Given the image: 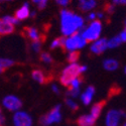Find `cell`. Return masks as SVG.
<instances>
[{"mask_svg": "<svg viewBox=\"0 0 126 126\" xmlns=\"http://www.w3.org/2000/svg\"><path fill=\"white\" fill-rule=\"evenodd\" d=\"M125 117V112L118 109H110L105 116L106 126H119L121 119Z\"/></svg>", "mask_w": 126, "mask_h": 126, "instance_id": "obj_7", "label": "cell"}, {"mask_svg": "<svg viewBox=\"0 0 126 126\" xmlns=\"http://www.w3.org/2000/svg\"><path fill=\"white\" fill-rule=\"evenodd\" d=\"M118 36H119L120 40L122 41V44L125 43V41H126V29H125V28H123V29L121 30V32L118 34Z\"/></svg>", "mask_w": 126, "mask_h": 126, "instance_id": "obj_30", "label": "cell"}, {"mask_svg": "<svg viewBox=\"0 0 126 126\" xmlns=\"http://www.w3.org/2000/svg\"><path fill=\"white\" fill-rule=\"evenodd\" d=\"M123 73H124V74H125V73H126V68H125V67L123 68Z\"/></svg>", "mask_w": 126, "mask_h": 126, "instance_id": "obj_40", "label": "cell"}, {"mask_svg": "<svg viewBox=\"0 0 126 126\" xmlns=\"http://www.w3.org/2000/svg\"><path fill=\"white\" fill-rule=\"evenodd\" d=\"M15 62L12 60V59H8V58H0V74H2V73L11 68L12 66H14Z\"/></svg>", "mask_w": 126, "mask_h": 126, "instance_id": "obj_20", "label": "cell"}, {"mask_svg": "<svg viewBox=\"0 0 126 126\" xmlns=\"http://www.w3.org/2000/svg\"><path fill=\"white\" fill-rule=\"evenodd\" d=\"M79 52L78 51H69L68 54H67V60L68 62L70 63H77V61L79 60Z\"/></svg>", "mask_w": 126, "mask_h": 126, "instance_id": "obj_23", "label": "cell"}, {"mask_svg": "<svg viewBox=\"0 0 126 126\" xmlns=\"http://www.w3.org/2000/svg\"><path fill=\"white\" fill-rule=\"evenodd\" d=\"M0 1H2V2H9V1H13V0H0Z\"/></svg>", "mask_w": 126, "mask_h": 126, "instance_id": "obj_39", "label": "cell"}, {"mask_svg": "<svg viewBox=\"0 0 126 126\" xmlns=\"http://www.w3.org/2000/svg\"><path fill=\"white\" fill-rule=\"evenodd\" d=\"M5 122H6V119H5V116L2 112V108L0 107V126H4L5 125Z\"/></svg>", "mask_w": 126, "mask_h": 126, "instance_id": "obj_31", "label": "cell"}, {"mask_svg": "<svg viewBox=\"0 0 126 126\" xmlns=\"http://www.w3.org/2000/svg\"><path fill=\"white\" fill-rule=\"evenodd\" d=\"M2 19L5 20L6 22H8V23H10V24H12L13 26L19 24V22H20V21H18V20H17L14 16H11V15H5V16L2 17Z\"/></svg>", "mask_w": 126, "mask_h": 126, "instance_id": "obj_24", "label": "cell"}, {"mask_svg": "<svg viewBox=\"0 0 126 126\" xmlns=\"http://www.w3.org/2000/svg\"><path fill=\"white\" fill-rule=\"evenodd\" d=\"M107 48V39L103 37H100L95 41H93L90 46V50L94 55H101Z\"/></svg>", "mask_w": 126, "mask_h": 126, "instance_id": "obj_9", "label": "cell"}, {"mask_svg": "<svg viewBox=\"0 0 126 126\" xmlns=\"http://www.w3.org/2000/svg\"><path fill=\"white\" fill-rule=\"evenodd\" d=\"M114 10H115V5H113L112 3H111V4H107V6H106V11H107L109 14L113 13Z\"/></svg>", "mask_w": 126, "mask_h": 126, "instance_id": "obj_32", "label": "cell"}, {"mask_svg": "<svg viewBox=\"0 0 126 126\" xmlns=\"http://www.w3.org/2000/svg\"><path fill=\"white\" fill-rule=\"evenodd\" d=\"M96 120L90 114H85L80 116L77 120V124L79 126H95Z\"/></svg>", "mask_w": 126, "mask_h": 126, "instance_id": "obj_15", "label": "cell"}, {"mask_svg": "<svg viewBox=\"0 0 126 126\" xmlns=\"http://www.w3.org/2000/svg\"><path fill=\"white\" fill-rule=\"evenodd\" d=\"M25 33L27 35V37L31 40V41H36V40H40V32L35 28V27H27L25 28Z\"/></svg>", "mask_w": 126, "mask_h": 126, "instance_id": "obj_19", "label": "cell"}, {"mask_svg": "<svg viewBox=\"0 0 126 126\" xmlns=\"http://www.w3.org/2000/svg\"><path fill=\"white\" fill-rule=\"evenodd\" d=\"M98 5L97 0H78V7L81 11H93Z\"/></svg>", "mask_w": 126, "mask_h": 126, "instance_id": "obj_12", "label": "cell"}, {"mask_svg": "<svg viewBox=\"0 0 126 126\" xmlns=\"http://www.w3.org/2000/svg\"><path fill=\"white\" fill-rule=\"evenodd\" d=\"M40 60H41V62L46 63V64H50V63L52 62V58L48 52H41Z\"/></svg>", "mask_w": 126, "mask_h": 126, "instance_id": "obj_28", "label": "cell"}, {"mask_svg": "<svg viewBox=\"0 0 126 126\" xmlns=\"http://www.w3.org/2000/svg\"><path fill=\"white\" fill-rule=\"evenodd\" d=\"M13 31H14V26L12 24L6 22L2 18L0 19V35L10 34V33H12Z\"/></svg>", "mask_w": 126, "mask_h": 126, "instance_id": "obj_17", "label": "cell"}, {"mask_svg": "<svg viewBox=\"0 0 126 126\" xmlns=\"http://www.w3.org/2000/svg\"><path fill=\"white\" fill-rule=\"evenodd\" d=\"M66 105L71 109V110H77L79 108L77 102L74 99H71V98H67L66 99Z\"/></svg>", "mask_w": 126, "mask_h": 126, "instance_id": "obj_25", "label": "cell"}, {"mask_svg": "<svg viewBox=\"0 0 126 126\" xmlns=\"http://www.w3.org/2000/svg\"><path fill=\"white\" fill-rule=\"evenodd\" d=\"M47 1L48 0H32V3L34 5H36V7L40 10H43L47 7Z\"/></svg>", "mask_w": 126, "mask_h": 126, "instance_id": "obj_26", "label": "cell"}, {"mask_svg": "<svg viewBox=\"0 0 126 126\" xmlns=\"http://www.w3.org/2000/svg\"><path fill=\"white\" fill-rule=\"evenodd\" d=\"M121 44H122V41L120 40L118 35L113 36L110 39H107V47L108 48H116V47H120Z\"/></svg>", "mask_w": 126, "mask_h": 126, "instance_id": "obj_21", "label": "cell"}, {"mask_svg": "<svg viewBox=\"0 0 126 126\" xmlns=\"http://www.w3.org/2000/svg\"><path fill=\"white\" fill-rule=\"evenodd\" d=\"M81 85H82V80L80 77L74 79L69 85V91H68V96H70L71 99H75L80 97L81 95Z\"/></svg>", "mask_w": 126, "mask_h": 126, "instance_id": "obj_10", "label": "cell"}, {"mask_svg": "<svg viewBox=\"0 0 126 126\" xmlns=\"http://www.w3.org/2000/svg\"><path fill=\"white\" fill-rule=\"evenodd\" d=\"M80 64L78 63H71L66 68L63 69L61 75H60V82L62 85L66 87H69L70 83L80 77Z\"/></svg>", "mask_w": 126, "mask_h": 126, "instance_id": "obj_3", "label": "cell"}, {"mask_svg": "<svg viewBox=\"0 0 126 126\" xmlns=\"http://www.w3.org/2000/svg\"><path fill=\"white\" fill-rule=\"evenodd\" d=\"M87 44L88 43L82 36V34L80 32H77L65 37L64 48L68 51H77L83 47H85Z\"/></svg>", "mask_w": 126, "mask_h": 126, "instance_id": "obj_4", "label": "cell"}, {"mask_svg": "<svg viewBox=\"0 0 126 126\" xmlns=\"http://www.w3.org/2000/svg\"><path fill=\"white\" fill-rule=\"evenodd\" d=\"M96 94V89L94 86H89L87 87V89L84 91L81 95H80V98H81V101L84 105H89L91 104L94 96Z\"/></svg>", "mask_w": 126, "mask_h": 126, "instance_id": "obj_11", "label": "cell"}, {"mask_svg": "<svg viewBox=\"0 0 126 126\" xmlns=\"http://www.w3.org/2000/svg\"><path fill=\"white\" fill-rule=\"evenodd\" d=\"M102 23L99 20H93L87 26H84L83 29L80 31L82 36L85 38L87 43H93L96 39L100 38V35L102 33Z\"/></svg>", "mask_w": 126, "mask_h": 126, "instance_id": "obj_2", "label": "cell"}, {"mask_svg": "<svg viewBox=\"0 0 126 126\" xmlns=\"http://www.w3.org/2000/svg\"><path fill=\"white\" fill-rule=\"evenodd\" d=\"M122 126H126V124H125V123H123V124H122Z\"/></svg>", "mask_w": 126, "mask_h": 126, "instance_id": "obj_41", "label": "cell"}, {"mask_svg": "<svg viewBox=\"0 0 126 126\" xmlns=\"http://www.w3.org/2000/svg\"><path fill=\"white\" fill-rule=\"evenodd\" d=\"M60 24L63 36L67 37L80 32L85 26V20L81 15L64 8L60 12Z\"/></svg>", "mask_w": 126, "mask_h": 126, "instance_id": "obj_1", "label": "cell"}, {"mask_svg": "<svg viewBox=\"0 0 126 126\" xmlns=\"http://www.w3.org/2000/svg\"><path fill=\"white\" fill-rule=\"evenodd\" d=\"M31 78H32L35 82H37L38 84H45L47 79L45 73L41 71V70H33L32 73H31Z\"/></svg>", "mask_w": 126, "mask_h": 126, "instance_id": "obj_18", "label": "cell"}, {"mask_svg": "<svg viewBox=\"0 0 126 126\" xmlns=\"http://www.w3.org/2000/svg\"><path fill=\"white\" fill-rule=\"evenodd\" d=\"M103 68L108 72L116 71L119 68V62L115 59H106L103 62Z\"/></svg>", "mask_w": 126, "mask_h": 126, "instance_id": "obj_16", "label": "cell"}, {"mask_svg": "<svg viewBox=\"0 0 126 126\" xmlns=\"http://www.w3.org/2000/svg\"><path fill=\"white\" fill-rule=\"evenodd\" d=\"M112 1V4L113 5H125L126 3V0H111Z\"/></svg>", "mask_w": 126, "mask_h": 126, "instance_id": "obj_33", "label": "cell"}, {"mask_svg": "<svg viewBox=\"0 0 126 126\" xmlns=\"http://www.w3.org/2000/svg\"><path fill=\"white\" fill-rule=\"evenodd\" d=\"M30 6L28 3H24L22 6H20L16 11H15V15L14 17L18 20V21H21V20H25L26 18L29 17V14H30Z\"/></svg>", "mask_w": 126, "mask_h": 126, "instance_id": "obj_13", "label": "cell"}, {"mask_svg": "<svg viewBox=\"0 0 126 126\" xmlns=\"http://www.w3.org/2000/svg\"><path fill=\"white\" fill-rule=\"evenodd\" d=\"M56 1V3L58 4V5H60V6H62V7H67L70 3H71V0H55Z\"/></svg>", "mask_w": 126, "mask_h": 126, "instance_id": "obj_29", "label": "cell"}, {"mask_svg": "<svg viewBox=\"0 0 126 126\" xmlns=\"http://www.w3.org/2000/svg\"><path fill=\"white\" fill-rule=\"evenodd\" d=\"M50 88H51V91L54 92V93H56V94H59L60 93V88H59V86L57 85V84H52Z\"/></svg>", "mask_w": 126, "mask_h": 126, "instance_id": "obj_35", "label": "cell"}, {"mask_svg": "<svg viewBox=\"0 0 126 126\" xmlns=\"http://www.w3.org/2000/svg\"><path fill=\"white\" fill-rule=\"evenodd\" d=\"M41 47H43V43L40 40H36V41H32L31 43V49L34 52H39L41 49Z\"/></svg>", "mask_w": 126, "mask_h": 126, "instance_id": "obj_27", "label": "cell"}, {"mask_svg": "<svg viewBox=\"0 0 126 126\" xmlns=\"http://www.w3.org/2000/svg\"><path fill=\"white\" fill-rule=\"evenodd\" d=\"M64 43H65V36H61L58 38H55L50 43V48L56 49L58 47H63L64 48Z\"/></svg>", "mask_w": 126, "mask_h": 126, "instance_id": "obj_22", "label": "cell"}, {"mask_svg": "<svg viewBox=\"0 0 126 126\" xmlns=\"http://www.w3.org/2000/svg\"><path fill=\"white\" fill-rule=\"evenodd\" d=\"M12 122L14 126H32L33 119L28 112L23 110H18L13 114Z\"/></svg>", "mask_w": 126, "mask_h": 126, "instance_id": "obj_6", "label": "cell"}, {"mask_svg": "<svg viewBox=\"0 0 126 126\" xmlns=\"http://www.w3.org/2000/svg\"><path fill=\"white\" fill-rule=\"evenodd\" d=\"M2 106L11 112H16L21 110L22 108V101L15 95H7L2 99Z\"/></svg>", "mask_w": 126, "mask_h": 126, "instance_id": "obj_8", "label": "cell"}, {"mask_svg": "<svg viewBox=\"0 0 126 126\" xmlns=\"http://www.w3.org/2000/svg\"><path fill=\"white\" fill-rule=\"evenodd\" d=\"M35 14H36V12L34 11V10H31V11H30V14H29V17H34Z\"/></svg>", "mask_w": 126, "mask_h": 126, "instance_id": "obj_38", "label": "cell"}, {"mask_svg": "<svg viewBox=\"0 0 126 126\" xmlns=\"http://www.w3.org/2000/svg\"><path fill=\"white\" fill-rule=\"evenodd\" d=\"M61 108H62L61 105L55 106L48 113L44 115V116L39 119V123L44 126H49V125L55 124V123H60L63 119Z\"/></svg>", "mask_w": 126, "mask_h": 126, "instance_id": "obj_5", "label": "cell"}, {"mask_svg": "<svg viewBox=\"0 0 126 126\" xmlns=\"http://www.w3.org/2000/svg\"><path fill=\"white\" fill-rule=\"evenodd\" d=\"M88 70V67L85 66V65H80V74H84V73H86Z\"/></svg>", "mask_w": 126, "mask_h": 126, "instance_id": "obj_37", "label": "cell"}, {"mask_svg": "<svg viewBox=\"0 0 126 126\" xmlns=\"http://www.w3.org/2000/svg\"><path fill=\"white\" fill-rule=\"evenodd\" d=\"M104 17H105V13L103 11H99L96 13V18H97V20H99V21L101 19H103Z\"/></svg>", "mask_w": 126, "mask_h": 126, "instance_id": "obj_36", "label": "cell"}, {"mask_svg": "<svg viewBox=\"0 0 126 126\" xmlns=\"http://www.w3.org/2000/svg\"><path fill=\"white\" fill-rule=\"evenodd\" d=\"M105 101H101V102H97V103H95L93 105V106L91 107V111H90V115L91 116L95 119V120H97L99 117H100V115H101V113H102V110H103V108H104V106H105Z\"/></svg>", "mask_w": 126, "mask_h": 126, "instance_id": "obj_14", "label": "cell"}, {"mask_svg": "<svg viewBox=\"0 0 126 126\" xmlns=\"http://www.w3.org/2000/svg\"><path fill=\"white\" fill-rule=\"evenodd\" d=\"M87 18H88V20H90V21H93V20H97V18H96V12L91 11V12L88 14Z\"/></svg>", "mask_w": 126, "mask_h": 126, "instance_id": "obj_34", "label": "cell"}]
</instances>
